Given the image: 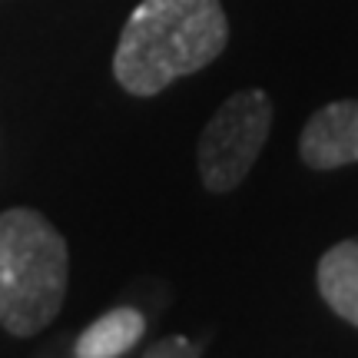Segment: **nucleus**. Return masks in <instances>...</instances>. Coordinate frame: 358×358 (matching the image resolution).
Masks as SVG:
<instances>
[{
	"instance_id": "f257e3e1",
	"label": "nucleus",
	"mask_w": 358,
	"mask_h": 358,
	"mask_svg": "<svg viewBox=\"0 0 358 358\" xmlns=\"http://www.w3.org/2000/svg\"><path fill=\"white\" fill-rule=\"evenodd\" d=\"M226 43L229 20L219 0H143L120 34L113 77L129 96H156L209 66Z\"/></svg>"
},
{
	"instance_id": "f03ea898",
	"label": "nucleus",
	"mask_w": 358,
	"mask_h": 358,
	"mask_svg": "<svg viewBox=\"0 0 358 358\" xmlns=\"http://www.w3.org/2000/svg\"><path fill=\"white\" fill-rule=\"evenodd\" d=\"M70 275L66 239L37 209L0 213V325L10 335H37L60 312Z\"/></svg>"
},
{
	"instance_id": "7ed1b4c3",
	"label": "nucleus",
	"mask_w": 358,
	"mask_h": 358,
	"mask_svg": "<svg viewBox=\"0 0 358 358\" xmlns=\"http://www.w3.org/2000/svg\"><path fill=\"white\" fill-rule=\"evenodd\" d=\"M272 129V100L266 90H239L219 106L199 136V176L209 192L236 189Z\"/></svg>"
},
{
	"instance_id": "20e7f679",
	"label": "nucleus",
	"mask_w": 358,
	"mask_h": 358,
	"mask_svg": "<svg viewBox=\"0 0 358 358\" xmlns=\"http://www.w3.org/2000/svg\"><path fill=\"white\" fill-rule=\"evenodd\" d=\"M299 156L312 169L358 163V100H335L308 116L299 136Z\"/></svg>"
},
{
	"instance_id": "39448f33",
	"label": "nucleus",
	"mask_w": 358,
	"mask_h": 358,
	"mask_svg": "<svg viewBox=\"0 0 358 358\" xmlns=\"http://www.w3.org/2000/svg\"><path fill=\"white\" fill-rule=\"evenodd\" d=\"M315 282H319V295L325 299V306L332 308L338 319L352 322L358 329V243L355 239L335 243L319 259Z\"/></svg>"
},
{
	"instance_id": "423d86ee",
	"label": "nucleus",
	"mask_w": 358,
	"mask_h": 358,
	"mask_svg": "<svg viewBox=\"0 0 358 358\" xmlns=\"http://www.w3.org/2000/svg\"><path fill=\"white\" fill-rule=\"evenodd\" d=\"M146 332V319L136 308H113L77 338V358H120Z\"/></svg>"
},
{
	"instance_id": "0eeeda50",
	"label": "nucleus",
	"mask_w": 358,
	"mask_h": 358,
	"mask_svg": "<svg viewBox=\"0 0 358 358\" xmlns=\"http://www.w3.org/2000/svg\"><path fill=\"white\" fill-rule=\"evenodd\" d=\"M143 358H199V348L186 335H169L163 342H156Z\"/></svg>"
}]
</instances>
